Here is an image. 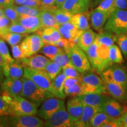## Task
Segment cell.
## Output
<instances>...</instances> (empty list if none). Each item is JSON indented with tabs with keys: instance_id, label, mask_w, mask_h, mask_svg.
Instances as JSON below:
<instances>
[{
	"instance_id": "cell-27",
	"label": "cell",
	"mask_w": 127,
	"mask_h": 127,
	"mask_svg": "<svg viewBox=\"0 0 127 127\" xmlns=\"http://www.w3.org/2000/svg\"><path fill=\"white\" fill-rule=\"evenodd\" d=\"M97 34L91 29L82 31L77 42V45L84 52L93 44L95 40Z\"/></svg>"
},
{
	"instance_id": "cell-49",
	"label": "cell",
	"mask_w": 127,
	"mask_h": 127,
	"mask_svg": "<svg viewBox=\"0 0 127 127\" xmlns=\"http://www.w3.org/2000/svg\"><path fill=\"white\" fill-rule=\"evenodd\" d=\"M11 47L12 54V56L14 57V60H20L24 58L23 51H22L21 48L20 44L12 45L11 46Z\"/></svg>"
},
{
	"instance_id": "cell-61",
	"label": "cell",
	"mask_w": 127,
	"mask_h": 127,
	"mask_svg": "<svg viewBox=\"0 0 127 127\" xmlns=\"http://www.w3.org/2000/svg\"><path fill=\"white\" fill-rule=\"evenodd\" d=\"M4 15V12H3V9L2 8H0V18H1L2 16Z\"/></svg>"
},
{
	"instance_id": "cell-58",
	"label": "cell",
	"mask_w": 127,
	"mask_h": 127,
	"mask_svg": "<svg viewBox=\"0 0 127 127\" xmlns=\"http://www.w3.org/2000/svg\"><path fill=\"white\" fill-rule=\"evenodd\" d=\"M65 1L66 0H55V6L57 8L61 7V6Z\"/></svg>"
},
{
	"instance_id": "cell-2",
	"label": "cell",
	"mask_w": 127,
	"mask_h": 127,
	"mask_svg": "<svg viewBox=\"0 0 127 127\" xmlns=\"http://www.w3.org/2000/svg\"><path fill=\"white\" fill-rule=\"evenodd\" d=\"M9 106V115H36L38 107L35 104L21 95H11L6 92L0 93Z\"/></svg>"
},
{
	"instance_id": "cell-63",
	"label": "cell",
	"mask_w": 127,
	"mask_h": 127,
	"mask_svg": "<svg viewBox=\"0 0 127 127\" xmlns=\"http://www.w3.org/2000/svg\"></svg>"
},
{
	"instance_id": "cell-54",
	"label": "cell",
	"mask_w": 127,
	"mask_h": 127,
	"mask_svg": "<svg viewBox=\"0 0 127 127\" xmlns=\"http://www.w3.org/2000/svg\"><path fill=\"white\" fill-rule=\"evenodd\" d=\"M115 9H127V0H115Z\"/></svg>"
},
{
	"instance_id": "cell-29",
	"label": "cell",
	"mask_w": 127,
	"mask_h": 127,
	"mask_svg": "<svg viewBox=\"0 0 127 127\" xmlns=\"http://www.w3.org/2000/svg\"><path fill=\"white\" fill-rule=\"evenodd\" d=\"M66 77L63 72H60L54 79H52V88L56 97L64 99L66 97L64 93V85Z\"/></svg>"
},
{
	"instance_id": "cell-32",
	"label": "cell",
	"mask_w": 127,
	"mask_h": 127,
	"mask_svg": "<svg viewBox=\"0 0 127 127\" xmlns=\"http://www.w3.org/2000/svg\"><path fill=\"white\" fill-rule=\"evenodd\" d=\"M54 15L55 21L58 25L68 23L71 21L72 14L70 12L66 11L61 8L54 7L51 8Z\"/></svg>"
},
{
	"instance_id": "cell-21",
	"label": "cell",
	"mask_w": 127,
	"mask_h": 127,
	"mask_svg": "<svg viewBox=\"0 0 127 127\" xmlns=\"http://www.w3.org/2000/svg\"><path fill=\"white\" fill-rule=\"evenodd\" d=\"M101 108H96L88 105L84 104V109L80 118L73 124V127H91L90 123L93 116Z\"/></svg>"
},
{
	"instance_id": "cell-38",
	"label": "cell",
	"mask_w": 127,
	"mask_h": 127,
	"mask_svg": "<svg viewBox=\"0 0 127 127\" xmlns=\"http://www.w3.org/2000/svg\"><path fill=\"white\" fill-rule=\"evenodd\" d=\"M0 55L2 57L4 65H8L14 60L9 52L8 48L4 39L0 38Z\"/></svg>"
},
{
	"instance_id": "cell-36",
	"label": "cell",
	"mask_w": 127,
	"mask_h": 127,
	"mask_svg": "<svg viewBox=\"0 0 127 127\" xmlns=\"http://www.w3.org/2000/svg\"><path fill=\"white\" fill-rule=\"evenodd\" d=\"M14 7L20 15H31V16H38L40 12V8H36L28 7L24 5H15Z\"/></svg>"
},
{
	"instance_id": "cell-31",
	"label": "cell",
	"mask_w": 127,
	"mask_h": 127,
	"mask_svg": "<svg viewBox=\"0 0 127 127\" xmlns=\"http://www.w3.org/2000/svg\"><path fill=\"white\" fill-rule=\"evenodd\" d=\"M114 119L116 118H112L101 109L93 116L90 125L93 127H103L104 125Z\"/></svg>"
},
{
	"instance_id": "cell-3",
	"label": "cell",
	"mask_w": 127,
	"mask_h": 127,
	"mask_svg": "<svg viewBox=\"0 0 127 127\" xmlns=\"http://www.w3.org/2000/svg\"><path fill=\"white\" fill-rule=\"evenodd\" d=\"M23 79V87L21 96L34 103L38 108L47 98L55 96L52 93L41 88L30 79L25 77Z\"/></svg>"
},
{
	"instance_id": "cell-56",
	"label": "cell",
	"mask_w": 127,
	"mask_h": 127,
	"mask_svg": "<svg viewBox=\"0 0 127 127\" xmlns=\"http://www.w3.org/2000/svg\"><path fill=\"white\" fill-rule=\"evenodd\" d=\"M8 127V116L7 115L0 116V127Z\"/></svg>"
},
{
	"instance_id": "cell-33",
	"label": "cell",
	"mask_w": 127,
	"mask_h": 127,
	"mask_svg": "<svg viewBox=\"0 0 127 127\" xmlns=\"http://www.w3.org/2000/svg\"><path fill=\"white\" fill-rule=\"evenodd\" d=\"M109 58L112 64H122L124 63V58L121 51L118 45L114 44L109 48Z\"/></svg>"
},
{
	"instance_id": "cell-37",
	"label": "cell",
	"mask_w": 127,
	"mask_h": 127,
	"mask_svg": "<svg viewBox=\"0 0 127 127\" xmlns=\"http://www.w3.org/2000/svg\"><path fill=\"white\" fill-rule=\"evenodd\" d=\"M44 71L47 72L50 78L54 79L62 71V67L55 62L50 60L44 68Z\"/></svg>"
},
{
	"instance_id": "cell-9",
	"label": "cell",
	"mask_w": 127,
	"mask_h": 127,
	"mask_svg": "<svg viewBox=\"0 0 127 127\" xmlns=\"http://www.w3.org/2000/svg\"><path fill=\"white\" fill-rule=\"evenodd\" d=\"M64 104L65 102L63 99L56 96L49 97L44 100L38 108L36 115L45 121Z\"/></svg>"
},
{
	"instance_id": "cell-16",
	"label": "cell",
	"mask_w": 127,
	"mask_h": 127,
	"mask_svg": "<svg viewBox=\"0 0 127 127\" xmlns=\"http://www.w3.org/2000/svg\"><path fill=\"white\" fill-rule=\"evenodd\" d=\"M84 104L79 96L71 97L68 99L66 109L73 124L80 118L84 109Z\"/></svg>"
},
{
	"instance_id": "cell-59",
	"label": "cell",
	"mask_w": 127,
	"mask_h": 127,
	"mask_svg": "<svg viewBox=\"0 0 127 127\" xmlns=\"http://www.w3.org/2000/svg\"><path fill=\"white\" fill-rule=\"evenodd\" d=\"M101 1H102V0H94V2H93V4H92V7L94 8L95 7H96V6L98 5V4H99Z\"/></svg>"
},
{
	"instance_id": "cell-50",
	"label": "cell",
	"mask_w": 127,
	"mask_h": 127,
	"mask_svg": "<svg viewBox=\"0 0 127 127\" xmlns=\"http://www.w3.org/2000/svg\"><path fill=\"white\" fill-rule=\"evenodd\" d=\"M9 115V106L3 99L0 94V116Z\"/></svg>"
},
{
	"instance_id": "cell-57",
	"label": "cell",
	"mask_w": 127,
	"mask_h": 127,
	"mask_svg": "<svg viewBox=\"0 0 127 127\" xmlns=\"http://www.w3.org/2000/svg\"><path fill=\"white\" fill-rule=\"evenodd\" d=\"M118 120L121 123L123 127H127V111L125 112L121 117L118 118Z\"/></svg>"
},
{
	"instance_id": "cell-45",
	"label": "cell",
	"mask_w": 127,
	"mask_h": 127,
	"mask_svg": "<svg viewBox=\"0 0 127 127\" xmlns=\"http://www.w3.org/2000/svg\"><path fill=\"white\" fill-rule=\"evenodd\" d=\"M8 32L17 33V34H30L27 30L25 28L23 25L21 24L18 22H15V23H11L9 26L8 28Z\"/></svg>"
},
{
	"instance_id": "cell-17",
	"label": "cell",
	"mask_w": 127,
	"mask_h": 127,
	"mask_svg": "<svg viewBox=\"0 0 127 127\" xmlns=\"http://www.w3.org/2000/svg\"><path fill=\"white\" fill-rule=\"evenodd\" d=\"M91 3V0H66L60 8L74 15L88 11Z\"/></svg>"
},
{
	"instance_id": "cell-48",
	"label": "cell",
	"mask_w": 127,
	"mask_h": 127,
	"mask_svg": "<svg viewBox=\"0 0 127 127\" xmlns=\"http://www.w3.org/2000/svg\"><path fill=\"white\" fill-rule=\"evenodd\" d=\"M11 22L4 15L0 18V36L8 32V28Z\"/></svg>"
},
{
	"instance_id": "cell-11",
	"label": "cell",
	"mask_w": 127,
	"mask_h": 127,
	"mask_svg": "<svg viewBox=\"0 0 127 127\" xmlns=\"http://www.w3.org/2000/svg\"><path fill=\"white\" fill-rule=\"evenodd\" d=\"M8 127H43L45 121L35 115H8Z\"/></svg>"
},
{
	"instance_id": "cell-28",
	"label": "cell",
	"mask_w": 127,
	"mask_h": 127,
	"mask_svg": "<svg viewBox=\"0 0 127 127\" xmlns=\"http://www.w3.org/2000/svg\"><path fill=\"white\" fill-rule=\"evenodd\" d=\"M38 16L42 24V27H53L58 28V24L55 21L51 9L41 7Z\"/></svg>"
},
{
	"instance_id": "cell-1",
	"label": "cell",
	"mask_w": 127,
	"mask_h": 127,
	"mask_svg": "<svg viewBox=\"0 0 127 127\" xmlns=\"http://www.w3.org/2000/svg\"><path fill=\"white\" fill-rule=\"evenodd\" d=\"M109 47L99 44L95 40L85 52L91 69L97 74H101L112 65L109 58Z\"/></svg>"
},
{
	"instance_id": "cell-47",
	"label": "cell",
	"mask_w": 127,
	"mask_h": 127,
	"mask_svg": "<svg viewBox=\"0 0 127 127\" xmlns=\"http://www.w3.org/2000/svg\"><path fill=\"white\" fill-rule=\"evenodd\" d=\"M81 82V75L78 77H66L64 81V90H67Z\"/></svg>"
},
{
	"instance_id": "cell-52",
	"label": "cell",
	"mask_w": 127,
	"mask_h": 127,
	"mask_svg": "<svg viewBox=\"0 0 127 127\" xmlns=\"http://www.w3.org/2000/svg\"><path fill=\"white\" fill-rule=\"evenodd\" d=\"M55 0H41V7L45 8L51 9L56 7L55 6Z\"/></svg>"
},
{
	"instance_id": "cell-30",
	"label": "cell",
	"mask_w": 127,
	"mask_h": 127,
	"mask_svg": "<svg viewBox=\"0 0 127 127\" xmlns=\"http://www.w3.org/2000/svg\"><path fill=\"white\" fill-rule=\"evenodd\" d=\"M95 41L99 44L110 47L117 41V35L110 31L103 30L97 34Z\"/></svg>"
},
{
	"instance_id": "cell-23",
	"label": "cell",
	"mask_w": 127,
	"mask_h": 127,
	"mask_svg": "<svg viewBox=\"0 0 127 127\" xmlns=\"http://www.w3.org/2000/svg\"><path fill=\"white\" fill-rule=\"evenodd\" d=\"M17 22L23 25L30 33L35 32L42 27L39 16L20 15Z\"/></svg>"
},
{
	"instance_id": "cell-13",
	"label": "cell",
	"mask_w": 127,
	"mask_h": 127,
	"mask_svg": "<svg viewBox=\"0 0 127 127\" xmlns=\"http://www.w3.org/2000/svg\"><path fill=\"white\" fill-rule=\"evenodd\" d=\"M101 110L112 118H118L127 112V107L111 96L107 95L105 101L101 107Z\"/></svg>"
},
{
	"instance_id": "cell-4",
	"label": "cell",
	"mask_w": 127,
	"mask_h": 127,
	"mask_svg": "<svg viewBox=\"0 0 127 127\" xmlns=\"http://www.w3.org/2000/svg\"><path fill=\"white\" fill-rule=\"evenodd\" d=\"M87 71L81 74L82 95L86 94L97 93L108 95L106 84L101 77H99L94 71Z\"/></svg>"
},
{
	"instance_id": "cell-35",
	"label": "cell",
	"mask_w": 127,
	"mask_h": 127,
	"mask_svg": "<svg viewBox=\"0 0 127 127\" xmlns=\"http://www.w3.org/2000/svg\"><path fill=\"white\" fill-rule=\"evenodd\" d=\"M63 49L51 44H44L39 51V53L42 54L50 60H52L57 54Z\"/></svg>"
},
{
	"instance_id": "cell-62",
	"label": "cell",
	"mask_w": 127,
	"mask_h": 127,
	"mask_svg": "<svg viewBox=\"0 0 127 127\" xmlns=\"http://www.w3.org/2000/svg\"><path fill=\"white\" fill-rule=\"evenodd\" d=\"M37 1H39V2H41V0H37Z\"/></svg>"
},
{
	"instance_id": "cell-46",
	"label": "cell",
	"mask_w": 127,
	"mask_h": 127,
	"mask_svg": "<svg viewBox=\"0 0 127 127\" xmlns=\"http://www.w3.org/2000/svg\"><path fill=\"white\" fill-rule=\"evenodd\" d=\"M64 93L65 96L74 97V96H78L82 95V90L81 84L79 83L75 85L72 88L64 90Z\"/></svg>"
},
{
	"instance_id": "cell-10",
	"label": "cell",
	"mask_w": 127,
	"mask_h": 127,
	"mask_svg": "<svg viewBox=\"0 0 127 127\" xmlns=\"http://www.w3.org/2000/svg\"><path fill=\"white\" fill-rule=\"evenodd\" d=\"M20 45L24 58L38 53L44 42L38 35L34 33L25 36Z\"/></svg>"
},
{
	"instance_id": "cell-39",
	"label": "cell",
	"mask_w": 127,
	"mask_h": 127,
	"mask_svg": "<svg viewBox=\"0 0 127 127\" xmlns=\"http://www.w3.org/2000/svg\"><path fill=\"white\" fill-rule=\"evenodd\" d=\"M115 0H102L100 2L95 8L106 12L110 15L115 11Z\"/></svg>"
},
{
	"instance_id": "cell-43",
	"label": "cell",
	"mask_w": 127,
	"mask_h": 127,
	"mask_svg": "<svg viewBox=\"0 0 127 127\" xmlns=\"http://www.w3.org/2000/svg\"><path fill=\"white\" fill-rule=\"evenodd\" d=\"M118 46L123 52L124 56L127 59V34L117 35V41Z\"/></svg>"
},
{
	"instance_id": "cell-12",
	"label": "cell",
	"mask_w": 127,
	"mask_h": 127,
	"mask_svg": "<svg viewBox=\"0 0 127 127\" xmlns=\"http://www.w3.org/2000/svg\"><path fill=\"white\" fill-rule=\"evenodd\" d=\"M44 127H71L72 123L66 111L65 104L62 105L48 120L45 121Z\"/></svg>"
},
{
	"instance_id": "cell-34",
	"label": "cell",
	"mask_w": 127,
	"mask_h": 127,
	"mask_svg": "<svg viewBox=\"0 0 127 127\" xmlns=\"http://www.w3.org/2000/svg\"><path fill=\"white\" fill-rule=\"evenodd\" d=\"M27 35V34H17V33L8 32L5 33V34L1 35L0 36V38L4 39L5 42H7L11 46H12L20 44L22 39Z\"/></svg>"
},
{
	"instance_id": "cell-41",
	"label": "cell",
	"mask_w": 127,
	"mask_h": 127,
	"mask_svg": "<svg viewBox=\"0 0 127 127\" xmlns=\"http://www.w3.org/2000/svg\"><path fill=\"white\" fill-rule=\"evenodd\" d=\"M52 61L57 63L58 64H59L62 68L70 63V60H69V55H68V54L63 50L60 51L54 57V58L52 60Z\"/></svg>"
},
{
	"instance_id": "cell-51",
	"label": "cell",
	"mask_w": 127,
	"mask_h": 127,
	"mask_svg": "<svg viewBox=\"0 0 127 127\" xmlns=\"http://www.w3.org/2000/svg\"><path fill=\"white\" fill-rule=\"evenodd\" d=\"M21 5H24L30 7L36 8H41V2L37 0H24Z\"/></svg>"
},
{
	"instance_id": "cell-8",
	"label": "cell",
	"mask_w": 127,
	"mask_h": 127,
	"mask_svg": "<svg viewBox=\"0 0 127 127\" xmlns=\"http://www.w3.org/2000/svg\"><path fill=\"white\" fill-rule=\"evenodd\" d=\"M70 63L80 73L91 69V64L85 52L77 45L74 46L68 53Z\"/></svg>"
},
{
	"instance_id": "cell-14",
	"label": "cell",
	"mask_w": 127,
	"mask_h": 127,
	"mask_svg": "<svg viewBox=\"0 0 127 127\" xmlns=\"http://www.w3.org/2000/svg\"><path fill=\"white\" fill-rule=\"evenodd\" d=\"M104 82L108 95L122 104L127 102V87L111 80Z\"/></svg>"
},
{
	"instance_id": "cell-6",
	"label": "cell",
	"mask_w": 127,
	"mask_h": 127,
	"mask_svg": "<svg viewBox=\"0 0 127 127\" xmlns=\"http://www.w3.org/2000/svg\"><path fill=\"white\" fill-rule=\"evenodd\" d=\"M24 77L30 79L41 88L54 95L52 79L44 70L24 67Z\"/></svg>"
},
{
	"instance_id": "cell-5",
	"label": "cell",
	"mask_w": 127,
	"mask_h": 127,
	"mask_svg": "<svg viewBox=\"0 0 127 127\" xmlns=\"http://www.w3.org/2000/svg\"><path fill=\"white\" fill-rule=\"evenodd\" d=\"M103 30L116 35L127 34V9H115L109 15Z\"/></svg>"
},
{
	"instance_id": "cell-40",
	"label": "cell",
	"mask_w": 127,
	"mask_h": 127,
	"mask_svg": "<svg viewBox=\"0 0 127 127\" xmlns=\"http://www.w3.org/2000/svg\"><path fill=\"white\" fill-rule=\"evenodd\" d=\"M2 9L4 15L10 21L11 23L17 22L19 17H20V15L16 11L15 7H14V5L5 7L2 8Z\"/></svg>"
},
{
	"instance_id": "cell-44",
	"label": "cell",
	"mask_w": 127,
	"mask_h": 127,
	"mask_svg": "<svg viewBox=\"0 0 127 127\" xmlns=\"http://www.w3.org/2000/svg\"><path fill=\"white\" fill-rule=\"evenodd\" d=\"M52 44L60 48L63 49V50L64 51H65L67 54L69 52V50H70L75 45V44L72 43V42H71V41H69V40H68V39H66L64 37H62L61 38H60L59 39V40H58L56 41V42H55L54 43Z\"/></svg>"
},
{
	"instance_id": "cell-22",
	"label": "cell",
	"mask_w": 127,
	"mask_h": 127,
	"mask_svg": "<svg viewBox=\"0 0 127 127\" xmlns=\"http://www.w3.org/2000/svg\"><path fill=\"white\" fill-rule=\"evenodd\" d=\"M109 15L108 14L95 8L90 12V21L91 26L95 31L100 32L103 30Z\"/></svg>"
},
{
	"instance_id": "cell-53",
	"label": "cell",
	"mask_w": 127,
	"mask_h": 127,
	"mask_svg": "<svg viewBox=\"0 0 127 127\" xmlns=\"http://www.w3.org/2000/svg\"><path fill=\"white\" fill-rule=\"evenodd\" d=\"M5 78L6 77L4 73V63L2 57L0 55V92H1V85Z\"/></svg>"
},
{
	"instance_id": "cell-20",
	"label": "cell",
	"mask_w": 127,
	"mask_h": 127,
	"mask_svg": "<svg viewBox=\"0 0 127 127\" xmlns=\"http://www.w3.org/2000/svg\"><path fill=\"white\" fill-rule=\"evenodd\" d=\"M42 39L44 44H53L63 36L58 28L53 27H41L35 32Z\"/></svg>"
},
{
	"instance_id": "cell-19",
	"label": "cell",
	"mask_w": 127,
	"mask_h": 127,
	"mask_svg": "<svg viewBox=\"0 0 127 127\" xmlns=\"http://www.w3.org/2000/svg\"><path fill=\"white\" fill-rule=\"evenodd\" d=\"M6 77L1 85V92H6L11 95H21L23 87V79Z\"/></svg>"
},
{
	"instance_id": "cell-55",
	"label": "cell",
	"mask_w": 127,
	"mask_h": 127,
	"mask_svg": "<svg viewBox=\"0 0 127 127\" xmlns=\"http://www.w3.org/2000/svg\"><path fill=\"white\" fill-rule=\"evenodd\" d=\"M14 5L13 0H0V8H4Z\"/></svg>"
},
{
	"instance_id": "cell-25",
	"label": "cell",
	"mask_w": 127,
	"mask_h": 127,
	"mask_svg": "<svg viewBox=\"0 0 127 127\" xmlns=\"http://www.w3.org/2000/svg\"><path fill=\"white\" fill-rule=\"evenodd\" d=\"M4 73L6 77L22 78L24 77V66L18 60H15L8 65H4Z\"/></svg>"
},
{
	"instance_id": "cell-26",
	"label": "cell",
	"mask_w": 127,
	"mask_h": 127,
	"mask_svg": "<svg viewBox=\"0 0 127 127\" xmlns=\"http://www.w3.org/2000/svg\"><path fill=\"white\" fill-rule=\"evenodd\" d=\"M89 20H90V12L88 11L72 15L70 22L77 29L84 31L90 28Z\"/></svg>"
},
{
	"instance_id": "cell-15",
	"label": "cell",
	"mask_w": 127,
	"mask_h": 127,
	"mask_svg": "<svg viewBox=\"0 0 127 127\" xmlns=\"http://www.w3.org/2000/svg\"><path fill=\"white\" fill-rule=\"evenodd\" d=\"M24 67L34 69L44 70L50 60L45 55L34 54L28 57H24L18 60Z\"/></svg>"
},
{
	"instance_id": "cell-60",
	"label": "cell",
	"mask_w": 127,
	"mask_h": 127,
	"mask_svg": "<svg viewBox=\"0 0 127 127\" xmlns=\"http://www.w3.org/2000/svg\"><path fill=\"white\" fill-rule=\"evenodd\" d=\"M14 4L15 5H21L23 2L24 0H13Z\"/></svg>"
},
{
	"instance_id": "cell-7",
	"label": "cell",
	"mask_w": 127,
	"mask_h": 127,
	"mask_svg": "<svg viewBox=\"0 0 127 127\" xmlns=\"http://www.w3.org/2000/svg\"><path fill=\"white\" fill-rule=\"evenodd\" d=\"M104 81H113L127 87V69L122 64H114L101 73Z\"/></svg>"
},
{
	"instance_id": "cell-24",
	"label": "cell",
	"mask_w": 127,
	"mask_h": 127,
	"mask_svg": "<svg viewBox=\"0 0 127 127\" xmlns=\"http://www.w3.org/2000/svg\"><path fill=\"white\" fill-rule=\"evenodd\" d=\"M107 95H108L102 94L91 93L86 94L78 96L84 104L101 109V107L105 101Z\"/></svg>"
},
{
	"instance_id": "cell-42",
	"label": "cell",
	"mask_w": 127,
	"mask_h": 127,
	"mask_svg": "<svg viewBox=\"0 0 127 127\" xmlns=\"http://www.w3.org/2000/svg\"><path fill=\"white\" fill-rule=\"evenodd\" d=\"M62 71L66 77L74 78L81 75V73L79 72L71 63L62 68Z\"/></svg>"
},
{
	"instance_id": "cell-18",
	"label": "cell",
	"mask_w": 127,
	"mask_h": 127,
	"mask_svg": "<svg viewBox=\"0 0 127 127\" xmlns=\"http://www.w3.org/2000/svg\"><path fill=\"white\" fill-rule=\"evenodd\" d=\"M57 28L63 37L77 45L79 36L82 32V31L77 29L71 22L58 25Z\"/></svg>"
}]
</instances>
